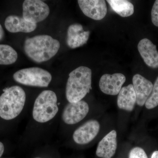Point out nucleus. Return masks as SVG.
Wrapping results in <instances>:
<instances>
[{
    "mask_svg": "<svg viewBox=\"0 0 158 158\" xmlns=\"http://www.w3.org/2000/svg\"><path fill=\"white\" fill-rule=\"evenodd\" d=\"M60 43L48 35H40L27 38L24 44L25 52L37 63L48 61L56 55L60 48Z\"/></svg>",
    "mask_w": 158,
    "mask_h": 158,
    "instance_id": "1",
    "label": "nucleus"
},
{
    "mask_svg": "<svg viewBox=\"0 0 158 158\" xmlns=\"http://www.w3.org/2000/svg\"><path fill=\"white\" fill-rule=\"evenodd\" d=\"M92 71L90 68L81 66L69 74L66 83L65 95L69 103L81 101L91 89Z\"/></svg>",
    "mask_w": 158,
    "mask_h": 158,
    "instance_id": "2",
    "label": "nucleus"
},
{
    "mask_svg": "<svg viewBox=\"0 0 158 158\" xmlns=\"http://www.w3.org/2000/svg\"><path fill=\"white\" fill-rule=\"evenodd\" d=\"M26 100L25 92L19 86L6 88L0 96V117L7 120L16 118L23 111Z\"/></svg>",
    "mask_w": 158,
    "mask_h": 158,
    "instance_id": "3",
    "label": "nucleus"
},
{
    "mask_svg": "<svg viewBox=\"0 0 158 158\" xmlns=\"http://www.w3.org/2000/svg\"><path fill=\"white\" fill-rule=\"evenodd\" d=\"M57 101L56 95L54 91H42L34 102L33 110L34 120L40 123H44L53 119L59 111Z\"/></svg>",
    "mask_w": 158,
    "mask_h": 158,
    "instance_id": "4",
    "label": "nucleus"
},
{
    "mask_svg": "<svg viewBox=\"0 0 158 158\" xmlns=\"http://www.w3.org/2000/svg\"><path fill=\"white\" fill-rule=\"evenodd\" d=\"M15 81L26 86L47 87L52 81V75L48 71L38 67L23 69L13 75Z\"/></svg>",
    "mask_w": 158,
    "mask_h": 158,
    "instance_id": "5",
    "label": "nucleus"
},
{
    "mask_svg": "<svg viewBox=\"0 0 158 158\" xmlns=\"http://www.w3.org/2000/svg\"><path fill=\"white\" fill-rule=\"evenodd\" d=\"M23 17L34 23L44 20L50 13L47 4L39 0H26L23 3Z\"/></svg>",
    "mask_w": 158,
    "mask_h": 158,
    "instance_id": "6",
    "label": "nucleus"
},
{
    "mask_svg": "<svg viewBox=\"0 0 158 158\" xmlns=\"http://www.w3.org/2000/svg\"><path fill=\"white\" fill-rule=\"evenodd\" d=\"M89 111V106L84 101L69 102L62 112V119L66 124H75L83 120L88 115Z\"/></svg>",
    "mask_w": 158,
    "mask_h": 158,
    "instance_id": "7",
    "label": "nucleus"
},
{
    "mask_svg": "<svg viewBox=\"0 0 158 158\" xmlns=\"http://www.w3.org/2000/svg\"><path fill=\"white\" fill-rule=\"evenodd\" d=\"M100 125L97 120L90 119L78 128L74 132V141L79 144H86L92 141L99 132Z\"/></svg>",
    "mask_w": 158,
    "mask_h": 158,
    "instance_id": "8",
    "label": "nucleus"
},
{
    "mask_svg": "<svg viewBox=\"0 0 158 158\" xmlns=\"http://www.w3.org/2000/svg\"><path fill=\"white\" fill-rule=\"evenodd\" d=\"M77 2L83 13L92 19L100 20L107 14L106 4L104 0H79Z\"/></svg>",
    "mask_w": 158,
    "mask_h": 158,
    "instance_id": "9",
    "label": "nucleus"
},
{
    "mask_svg": "<svg viewBox=\"0 0 158 158\" xmlns=\"http://www.w3.org/2000/svg\"><path fill=\"white\" fill-rule=\"evenodd\" d=\"M126 80L125 76L122 73L105 74L101 77L99 86L101 90L105 94L116 95L119 93Z\"/></svg>",
    "mask_w": 158,
    "mask_h": 158,
    "instance_id": "10",
    "label": "nucleus"
},
{
    "mask_svg": "<svg viewBox=\"0 0 158 158\" xmlns=\"http://www.w3.org/2000/svg\"><path fill=\"white\" fill-rule=\"evenodd\" d=\"M133 86L136 95V103L140 106L145 105L152 91V83L141 75L133 77Z\"/></svg>",
    "mask_w": 158,
    "mask_h": 158,
    "instance_id": "11",
    "label": "nucleus"
},
{
    "mask_svg": "<svg viewBox=\"0 0 158 158\" xmlns=\"http://www.w3.org/2000/svg\"><path fill=\"white\" fill-rule=\"evenodd\" d=\"M90 31H84L79 23L71 25L67 30L66 43L71 48H76L86 44L90 36Z\"/></svg>",
    "mask_w": 158,
    "mask_h": 158,
    "instance_id": "12",
    "label": "nucleus"
},
{
    "mask_svg": "<svg viewBox=\"0 0 158 158\" xmlns=\"http://www.w3.org/2000/svg\"><path fill=\"white\" fill-rule=\"evenodd\" d=\"M138 50L145 64L152 68H158V51L150 40L144 38L139 41Z\"/></svg>",
    "mask_w": 158,
    "mask_h": 158,
    "instance_id": "13",
    "label": "nucleus"
},
{
    "mask_svg": "<svg viewBox=\"0 0 158 158\" xmlns=\"http://www.w3.org/2000/svg\"><path fill=\"white\" fill-rule=\"evenodd\" d=\"M117 147V133L113 130L99 142L96 155L102 158H111L115 155Z\"/></svg>",
    "mask_w": 158,
    "mask_h": 158,
    "instance_id": "14",
    "label": "nucleus"
},
{
    "mask_svg": "<svg viewBox=\"0 0 158 158\" xmlns=\"http://www.w3.org/2000/svg\"><path fill=\"white\" fill-rule=\"evenodd\" d=\"M5 27L11 33H31L37 28V24L30 23L23 17L9 15L5 20Z\"/></svg>",
    "mask_w": 158,
    "mask_h": 158,
    "instance_id": "15",
    "label": "nucleus"
},
{
    "mask_svg": "<svg viewBox=\"0 0 158 158\" xmlns=\"http://www.w3.org/2000/svg\"><path fill=\"white\" fill-rule=\"evenodd\" d=\"M136 103V95L133 85L130 84L123 87L118 94L117 104L121 110L131 112Z\"/></svg>",
    "mask_w": 158,
    "mask_h": 158,
    "instance_id": "16",
    "label": "nucleus"
},
{
    "mask_svg": "<svg viewBox=\"0 0 158 158\" xmlns=\"http://www.w3.org/2000/svg\"><path fill=\"white\" fill-rule=\"evenodd\" d=\"M113 11L121 17L131 16L134 12V5L126 0H107Z\"/></svg>",
    "mask_w": 158,
    "mask_h": 158,
    "instance_id": "17",
    "label": "nucleus"
},
{
    "mask_svg": "<svg viewBox=\"0 0 158 158\" xmlns=\"http://www.w3.org/2000/svg\"><path fill=\"white\" fill-rule=\"evenodd\" d=\"M18 54L14 49L7 44H0V65H11L16 62Z\"/></svg>",
    "mask_w": 158,
    "mask_h": 158,
    "instance_id": "18",
    "label": "nucleus"
},
{
    "mask_svg": "<svg viewBox=\"0 0 158 158\" xmlns=\"http://www.w3.org/2000/svg\"><path fill=\"white\" fill-rule=\"evenodd\" d=\"M158 106V77L156 79L152 91L145 104V107L148 110L154 109Z\"/></svg>",
    "mask_w": 158,
    "mask_h": 158,
    "instance_id": "19",
    "label": "nucleus"
},
{
    "mask_svg": "<svg viewBox=\"0 0 158 158\" xmlns=\"http://www.w3.org/2000/svg\"><path fill=\"white\" fill-rule=\"evenodd\" d=\"M129 158H148L144 150L140 147L134 148L131 150Z\"/></svg>",
    "mask_w": 158,
    "mask_h": 158,
    "instance_id": "20",
    "label": "nucleus"
},
{
    "mask_svg": "<svg viewBox=\"0 0 158 158\" xmlns=\"http://www.w3.org/2000/svg\"><path fill=\"white\" fill-rule=\"evenodd\" d=\"M152 21L156 27H158V0L155 2L151 11Z\"/></svg>",
    "mask_w": 158,
    "mask_h": 158,
    "instance_id": "21",
    "label": "nucleus"
},
{
    "mask_svg": "<svg viewBox=\"0 0 158 158\" xmlns=\"http://www.w3.org/2000/svg\"><path fill=\"white\" fill-rule=\"evenodd\" d=\"M4 145L2 142H0V157L2 155L3 153H4Z\"/></svg>",
    "mask_w": 158,
    "mask_h": 158,
    "instance_id": "22",
    "label": "nucleus"
},
{
    "mask_svg": "<svg viewBox=\"0 0 158 158\" xmlns=\"http://www.w3.org/2000/svg\"><path fill=\"white\" fill-rule=\"evenodd\" d=\"M4 36V31L2 27L0 24V40L3 39Z\"/></svg>",
    "mask_w": 158,
    "mask_h": 158,
    "instance_id": "23",
    "label": "nucleus"
},
{
    "mask_svg": "<svg viewBox=\"0 0 158 158\" xmlns=\"http://www.w3.org/2000/svg\"><path fill=\"white\" fill-rule=\"evenodd\" d=\"M151 158H158V151H156L152 153Z\"/></svg>",
    "mask_w": 158,
    "mask_h": 158,
    "instance_id": "24",
    "label": "nucleus"
},
{
    "mask_svg": "<svg viewBox=\"0 0 158 158\" xmlns=\"http://www.w3.org/2000/svg\"><path fill=\"white\" fill-rule=\"evenodd\" d=\"M39 158V157H37V158Z\"/></svg>",
    "mask_w": 158,
    "mask_h": 158,
    "instance_id": "25",
    "label": "nucleus"
}]
</instances>
